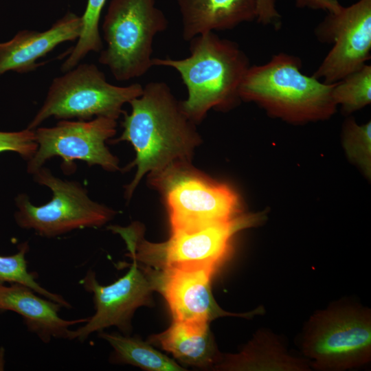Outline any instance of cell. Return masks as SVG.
I'll return each mask as SVG.
<instances>
[{
    "instance_id": "6da1fadb",
    "label": "cell",
    "mask_w": 371,
    "mask_h": 371,
    "mask_svg": "<svg viewBox=\"0 0 371 371\" xmlns=\"http://www.w3.org/2000/svg\"><path fill=\"white\" fill-rule=\"evenodd\" d=\"M131 111L123 113V131L112 142H128L135 158L127 169L136 167L132 181L125 187L130 199L142 179L167 167L191 162L196 148L202 142L196 124L185 113L170 86L161 81L150 82L142 94L129 102Z\"/></svg>"
},
{
    "instance_id": "7a4b0ae2",
    "label": "cell",
    "mask_w": 371,
    "mask_h": 371,
    "mask_svg": "<svg viewBox=\"0 0 371 371\" xmlns=\"http://www.w3.org/2000/svg\"><path fill=\"white\" fill-rule=\"evenodd\" d=\"M188 43V56L153 58V65L179 73L188 91L182 108L196 124L210 109L228 110L241 100L240 87L250 65L236 42L221 38L214 32L196 36Z\"/></svg>"
},
{
    "instance_id": "3957f363",
    "label": "cell",
    "mask_w": 371,
    "mask_h": 371,
    "mask_svg": "<svg viewBox=\"0 0 371 371\" xmlns=\"http://www.w3.org/2000/svg\"><path fill=\"white\" fill-rule=\"evenodd\" d=\"M301 68L299 58L282 52L263 65L250 66L240 87V100L290 123L330 118L337 109L332 96L334 84L308 76Z\"/></svg>"
},
{
    "instance_id": "277c9868",
    "label": "cell",
    "mask_w": 371,
    "mask_h": 371,
    "mask_svg": "<svg viewBox=\"0 0 371 371\" xmlns=\"http://www.w3.org/2000/svg\"><path fill=\"white\" fill-rule=\"evenodd\" d=\"M148 177L150 185L163 198L171 233L196 231L242 213L237 193L191 162L177 163Z\"/></svg>"
},
{
    "instance_id": "5b68a950",
    "label": "cell",
    "mask_w": 371,
    "mask_h": 371,
    "mask_svg": "<svg viewBox=\"0 0 371 371\" xmlns=\"http://www.w3.org/2000/svg\"><path fill=\"white\" fill-rule=\"evenodd\" d=\"M262 213H241L190 232L171 233L160 243L146 241L142 225L116 226L115 233L124 240L129 256L153 269L183 265H205L217 268L227 258L234 236L240 231L260 224Z\"/></svg>"
},
{
    "instance_id": "8992f818",
    "label": "cell",
    "mask_w": 371,
    "mask_h": 371,
    "mask_svg": "<svg viewBox=\"0 0 371 371\" xmlns=\"http://www.w3.org/2000/svg\"><path fill=\"white\" fill-rule=\"evenodd\" d=\"M168 26L155 0H111L102 24L106 45L99 63L117 81L144 76L153 67L155 37Z\"/></svg>"
},
{
    "instance_id": "52a82bcc",
    "label": "cell",
    "mask_w": 371,
    "mask_h": 371,
    "mask_svg": "<svg viewBox=\"0 0 371 371\" xmlns=\"http://www.w3.org/2000/svg\"><path fill=\"white\" fill-rule=\"evenodd\" d=\"M53 79L45 99L27 126L34 130L51 117L60 120H90L105 117L117 120L124 104L139 97L143 86L133 83L117 86L109 83L92 63L78 64Z\"/></svg>"
},
{
    "instance_id": "ba28073f",
    "label": "cell",
    "mask_w": 371,
    "mask_h": 371,
    "mask_svg": "<svg viewBox=\"0 0 371 371\" xmlns=\"http://www.w3.org/2000/svg\"><path fill=\"white\" fill-rule=\"evenodd\" d=\"M302 348L312 367L319 370L340 371L368 363L370 310L341 303L315 313L305 326Z\"/></svg>"
},
{
    "instance_id": "9c48e42d",
    "label": "cell",
    "mask_w": 371,
    "mask_h": 371,
    "mask_svg": "<svg viewBox=\"0 0 371 371\" xmlns=\"http://www.w3.org/2000/svg\"><path fill=\"white\" fill-rule=\"evenodd\" d=\"M32 175L36 183L51 190L52 197L41 206L34 205L25 194L16 197L18 210L14 218L23 229H32L41 236L53 238L75 229L100 227L117 213L92 201L78 182L63 180L43 166Z\"/></svg>"
},
{
    "instance_id": "30bf717a",
    "label": "cell",
    "mask_w": 371,
    "mask_h": 371,
    "mask_svg": "<svg viewBox=\"0 0 371 371\" xmlns=\"http://www.w3.org/2000/svg\"><path fill=\"white\" fill-rule=\"evenodd\" d=\"M128 272L109 285L100 284L95 273L89 270L80 283L93 296L95 313L85 324L70 330L68 339L84 341L92 333L115 326L123 333L131 330V321L137 308L150 303L156 286L153 269L134 257Z\"/></svg>"
},
{
    "instance_id": "8fae6325",
    "label": "cell",
    "mask_w": 371,
    "mask_h": 371,
    "mask_svg": "<svg viewBox=\"0 0 371 371\" xmlns=\"http://www.w3.org/2000/svg\"><path fill=\"white\" fill-rule=\"evenodd\" d=\"M116 120L98 117L90 120H61L52 127L34 129L38 148L28 160L27 170L33 174L50 158L61 157L69 167L74 160L98 165L110 172L120 170L119 159L106 146L116 133Z\"/></svg>"
},
{
    "instance_id": "7c38bea8",
    "label": "cell",
    "mask_w": 371,
    "mask_h": 371,
    "mask_svg": "<svg viewBox=\"0 0 371 371\" xmlns=\"http://www.w3.org/2000/svg\"><path fill=\"white\" fill-rule=\"evenodd\" d=\"M315 34L319 41L333 46L312 76L335 84L370 58L371 0H359L337 13H328Z\"/></svg>"
},
{
    "instance_id": "4fadbf2b",
    "label": "cell",
    "mask_w": 371,
    "mask_h": 371,
    "mask_svg": "<svg viewBox=\"0 0 371 371\" xmlns=\"http://www.w3.org/2000/svg\"><path fill=\"white\" fill-rule=\"evenodd\" d=\"M216 269L205 265H183L153 269L156 291L166 300L175 321L210 322L221 317L252 318L263 307L242 313L227 312L215 301L211 279Z\"/></svg>"
},
{
    "instance_id": "5bb4252c",
    "label": "cell",
    "mask_w": 371,
    "mask_h": 371,
    "mask_svg": "<svg viewBox=\"0 0 371 371\" xmlns=\"http://www.w3.org/2000/svg\"><path fill=\"white\" fill-rule=\"evenodd\" d=\"M82 30L81 16L67 12L45 31L23 30L0 43V76L8 71L25 74L41 66L37 60L63 43L78 40Z\"/></svg>"
},
{
    "instance_id": "9a60e30c",
    "label": "cell",
    "mask_w": 371,
    "mask_h": 371,
    "mask_svg": "<svg viewBox=\"0 0 371 371\" xmlns=\"http://www.w3.org/2000/svg\"><path fill=\"white\" fill-rule=\"evenodd\" d=\"M36 293L21 284H0V311H10L20 315L27 329L45 343L53 338L68 339L72 326L87 321V318H61L59 311L63 306L60 304Z\"/></svg>"
},
{
    "instance_id": "2e32d148",
    "label": "cell",
    "mask_w": 371,
    "mask_h": 371,
    "mask_svg": "<svg viewBox=\"0 0 371 371\" xmlns=\"http://www.w3.org/2000/svg\"><path fill=\"white\" fill-rule=\"evenodd\" d=\"M181 16L182 37L230 30L257 19V0H177Z\"/></svg>"
},
{
    "instance_id": "e0dca14e",
    "label": "cell",
    "mask_w": 371,
    "mask_h": 371,
    "mask_svg": "<svg viewBox=\"0 0 371 371\" xmlns=\"http://www.w3.org/2000/svg\"><path fill=\"white\" fill-rule=\"evenodd\" d=\"M230 371H307V361L291 356L276 336L259 330L245 347L236 354H221L213 366Z\"/></svg>"
},
{
    "instance_id": "ac0fdd59",
    "label": "cell",
    "mask_w": 371,
    "mask_h": 371,
    "mask_svg": "<svg viewBox=\"0 0 371 371\" xmlns=\"http://www.w3.org/2000/svg\"><path fill=\"white\" fill-rule=\"evenodd\" d=\"M148 343L170 352L181 363L201 368H213L221 355L205 322L173 320L168 329L152 335Z\"/></svg>"
},
{
    "instance_id": "d6986e66",
    "label": "cell",
    "mask_w": 371,
    "mask_h": 371,
    "mask_svg": "<svg viewBox=\"0 0 371 371\" xmlns=\"http://www.w3.org/2000/svg\"><path fill=\"white\" fill-rule=\"evenodd\" d=\"M99 337L113 349V361L137 366L150 371L185 370L173 359L159 352L150 343L137 337L119 333L99 332Z\"/></svg>"
},
{
    "instance_id": "ffe728a7",
    "label": "cell",
    "mask_w": 371,
    "mask_h": 371,
    "mask_svg": "<svg viewBox=\"0 0 371 371\" xmlns=\"http://www.w3.org/2000/svg\"><path fill=\"white\" fill-rule=\"evenodd\" d=\"M106 0H87L85 12L81 16L82 30L74 47L69 50L67 58L60 67L66 72L84 59L90 52H98L103 48L99 30L100 15Z\"/></svg>"
},
{
    "instance_id": "44dd1931",
    "label": "cell",
    "mask_w": 371,
    "mask_h": 371,
    "mask_svg": "<svg viewBox=\"0 0 371 371\" xmlns=\"http://www.w3.org/2000/svg\"><path fill=\"white\" fill-rule=\"evenodd\" d=\"M28 249V243L25 242L19 245L16 254L0 256V284L8 282L27 286L38 295L70 308L71 304L62 295L43 287L36 282L34 274L28 271L25 258Z\"/></svg>"
},
{
    "instance_id": "7402d4cb",
    "label": "cell",
    "mask_w": 371,
    "mask_h": 371,
    "mask_svg": "<svg viewBox=\"0 0 371 371\" xmlns=\"http://www.w3.org/2000/svg\"><path fill=\"white\" fill-rule=\"evenodd\" d=\"M333 99L346 113L359 110L371 102V66L368 64L334 84Z\"/></svg>"
},
{
    "instance_id": "603a6c76",
    "label": "cell",
    "mask_w": 371,
    "mask_h": 371,
    "mask_svg": "<svg viewBox=\"0 0 371 371\" xmlns=\"http://www.w3.org/2000/svg\"><path fill=\"white\" fill-rule=\"evenodd\" d=\"M342 144L348 158L366 177L371 175V122L347 120L343 126Z\"/></svg>"
},
{
    "instance_id": "cb8c5ba5",
    "label": "cell",
    "mask_w": 371,
    "mask_h": 371,
    "mask_svg": "<svg viewBox=\"0 0 371 371\" xmlns=\"http://www.w3.org/2000/svg\"><path fill=\"white\" fill-rule=\"evenodd\" d=\"M38 148L34 130L26 128L15 132L0 131V153L12 151L30 160Z\"/></svg>"
},
{
    "instance_id": "d4e9b609",
    "label": "cell",
    "mask_w": 371,
    "mask_h": 371,
    "mask_svg": "<svg viewBox=\"0 0 371 371\" xmlns=\"http://www.w3.org/2000/svg\"><path fill=\"white\" fill-rule=\"evenodd\" d=\"M256 21L263 25L280 27L281 15L276 8V0H257Z\"/></svg>"
},
{
    "instance_id": "484cf974",
    "label": "cell",
    "mask_w": 371,
    "mask_h": 371,
    "mask_svg": "<svg viewBox=\"0 0 371 371\" xmlns=\"http://www.w3.org/2000/svg\"><path fill=\"white\" fill-rule=\"evenodd\" d=\"M295 6L298 8L324 10L328 13H337L343 7L338 0H295Z\"/></svg>"
},
{
    "instance_id": "4316f807",
    "label": "cell",
    "mask_w": 371,
    "mask_h": 371,
    "mask_svg": "<svg viewBox=\"0 0 371 371\" xmlns=\"http://www.w3.org/2000/svg\"><path fill=\"white\" fill-rule=\"evenodd\" d=\"M3 364H4V361H3V351L2 349L1 348V350H0V368H1V370L3 369Z\"/></svg>"
}]
</instances>
